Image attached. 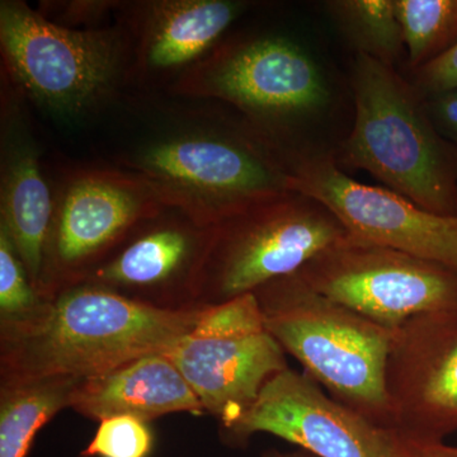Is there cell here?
<instances>
[{
  "mask_svg": "<svg viewBox=\"0 0 457 457\" xmlns=\"http://www.w3.org/2000/svg\"><path fill=\"white\" fill-rule=\"evenodd\" d=\"M200 311L134 302L98 286H78L25 319L9 321L4 363L12 378H88L165 354L196 327Z\"/></svg>",
  "mask_w": 457,
  "mask_h": 457,
  "instance_id": "1",
  "label": "cell"
},
{
  "mask_svg": "<svg viewBox=\"0 0 457 457\" xmlns=\"http://www.w3.org/2000/svg\"><path fill=\"white\" fill-rule=\"evenodd\" d=\"M386 394L393 431L422 442L457 431V314L420 315L394 332Z\"/></svg>",
  "mask_w": 457,
  "mask_h": 457,
  "instance_id": "11",
  "label": "cell"
},
{
  "mask_svg": "<svg viewBox=\"0 0 457 457\" xmlns=\"http://www.w3.org/2000/svg\"><path fill=\"white\" fill-rule=\"evenodd\" d=\"M13 128L8 120L3 128L0 225L7 230L35 287L45 273L55 192L47 183L36 147L31 141L20 139Z\"/></svg>",
  "mask_w": 457,
  "mask_h": 457,
  "instance_id": "16",
  "label": "cell"
},
{
  "mask_svg": "<svg viewBox=\"0 0 457 457\" xmlns=\"http://www.w3.org/2000/svg\"><path fill=\"white\" fill-rule=\"evenodd\" d=\"M254 294L267 329L306 375L372 425L393 428L386 394L392 330L318 293L299 272Z\"/></svg>",
  "mask_w": 457,
  "mask_h": 457,
  "instance_id": "4",
  "label": "cell"
},
{
  "mask_svg": "<svg viewBox=\"0 0 457 457\" xmlns=\"http://www.w3.org/2000/svg\"><path fill=\"white\" fill-rule=\"evenodd\" d=\"M0 50L12 82L66 116L88 112L132 79L129 26L66 29L20 0L0 3Z\"/></svg>",
  "mask_w": 457,
  "mask_h": 457,
  "instance_id": "6",
  "label": "cell"
},
{
  "mask_svg": "<svg viewBox=\"0 0 457 457\" xmlns=\"http://www.w3.org/2000/svg\"><path fill=\"white\" fill-rule=\"evenodd\" d=\"M83 378H12L0 404V457H27L36 433L62 408L71 407Z\"/></svg>",
  "mask_w": 457,
  "mask_h": 457,
  "instance_id": "18",
  "label": "cell"
},
{
  "mask_svg": "<svg viewBox=\"0 0 457 457\" xmlns=\"http://www.w3.org/2000/svg\"><path fill=\"white\" fill-rule=\"evenodd\" d=\"M170 90L231 104L290 158L294 132L320 121L333 104L332 84L317 57L282 35L220 42L171 82Z\"/></svg>",
  "mask_w": 457,
  "mask_h": 457,
  "instance_id": "5",
  "label": "cell"
},
{
  "mask_svg": "<svg viewBox=\"0 0 457 457\" xmlns=\"http://www.w3.org/2000/svg\"><path fill=\"white\" fill-rule=\"evenodd\" d=\"M425 106L437 131L457 147V89L427 96Z\"/></svg>",
  "mask_w": 457,
  "mask_h": 457,
  "instance_id": "25",
  "label": "cell"
},
{
  "mask_svg": "<svg viewBox=\"0 0 457 457\" xmlns=\"http://www.w3.org/2000/svg\"><path fill=\"white\" fill-rule=\"evenodd\" d=\"M409 80L423 97L457 89V42L437 59L411 71Z\"/></svg>",
  "mask_w": 457,
  "mask_h": 457,
  "instance_id": "24",
  "label": "cell"
},
{
  "mask_svg": "<svg viewBox=\"0 0 457 457\" xmlns=\"http://www.w3.org/2000/svg\"><path fill=\"white\" fill-rule=\"evenodd\" d=\"M117 163L149 185L165 206L206 228L293 191L288 155L245 121L176 126L140 141Z\"/></svg>",
  "mask_w": 457,
  "mask_h": 457,
  "instance_id": "2",
  "label": "cell"
},
{
  "mask_svg": "<svg viewBox=\"0 0 457 457\" xmlns=\"http://www.w3.org/2000/svg\"><path fill=\"white\" fill-rule=\"evenodd\" d=\"M71 407L93 420L130 416L144 422L177 411H204L196 394L165 354L141 357L83 378Z\"/></svg>",
  "mask_w": 457,
  "mask_h": 457,
  "instance_id": "15",
  "label": "cell"
},
{
  "mask_svg": "<svg viewBox=\"0 0 457 457\" xmlns=\"http://www.w3.org/2000/svg\"><path fill=\"white\" fill-rule=\"evenodd\" d=\"M345 237L323 204L302 192H284L213 225L201 262L204 281L220 303L228 302L299 272Z\"/></svg>",
  "mask_w": 457,
  "mask_h": 457,
  "instance_id": "7",
  "label": "cell"
},
{
  "mask_svg": "<svg viewBox=\"0 0 457 457\" xmlns=\"http://www.w3.org/2000/svg\"><path fill=\"white\" fill-rule=\"evenodd\" d=\"M153 447L149 427L139 418L116 416L101 420L83 457H147Z\"/></svg>",
  "mask_w": 457,
  "mask_h": 457,
  "instance_id": "22",
  "label": "cell"
},
{
  "mask_svg": "<svg viewBox=\"0 0 457 457\" xmlns=\"http://www.w3.org/2000/svg\"><path fill=\"white\" fill-rule=\"evenodd\" d=\"M354 120L337 163L368 171L420 209L457 216V147L437 131L423 96L392 66L356 55Z\"/></svg>",
  "mask_w": 457,
  "mask_h": 457,
  "instance_id": "3",
  "label": "cell"
},
{
  "mask_svg": "<svg viewBox=\"0 0 457 457\" xmlns=\"http://www.w3.org/2000/svg\"><path fill=\"white\" fill-rule=\"evenodd\" d=\"M167 206L143 179L121 168H79L55 189L47 264L78 269Z\"/></svg>",
  "mask_w": 457,
  "mask_h": 457,
  "instance_id": "13",
  "label": "cell"
},
{
  "mask_svg": "<svg viewBox=\"0 0 457 457\" xmlns=\"http://www.w3.org/2000/svg\"><path fill=\"white\" fill-rule=\"evenodd\" d=\"M167 357L224 428L251 408L267 381L288 369L254 293L201 309L196 327Z\"/></svg>",
  "mask_w": 457,
  "mask_h": 457,
  "instance_id": "8",
  "label": "cell"
},
{
  "mask_svg": "<svg viewBox=\"0 0 457 457\" xmlns=\"http://www.w3.org/2000/svg\"><path fill=\"white\" fill-rule=\"evenodd\" d=\"M263 457H317L308 451L297 450L294 453H279L278 450H270L264 453Z\"/></svg>",
  "mask_w": 457,
  "mask_h": 457,
  "instance_id": "27",
  "label": "cell"
},
{
  "mask_svg": "<svg viewBox=\"0 0 457 457\" xmlns=\"http://www.w3.org/2000/svg\"><path fill=\"white\" fill-rule=\"evenodd\" d=\"M225 431L237 445L254 433H270L317 457H385L386 451L387 429L337 402L305 372L290 369L267 381Z\"/></svg>",
  "mask_w": 457,
  "mask_h": 457,
  "instance_id": "12",
  "label": "cell"
},
{
  "mask_svg": "<svg viewBox=\"0 0 457 457\" xmlns=\"http://www.w3.org/2000/svg\"><path fill=\"white\" fill-rule=\"evenodd\" d=\"M38 306L32 282L7 230L0 225V311L8 320L33 314Z\"/></svg>",
  "mask_w": 457,
  "mask_h": 457,
  "instance_id": "21",
  "label": "cell"
},
{
  "mask_svg": "<svg viewBox=\"0 0 457 457\" xmlns=\"http://www.w3.org/2000/svg\"><path fill=\"white\" fill-rule=\"evenodd\" d=\"M119 7L117 2H47L42 3L38 12L51 21L66 29H98L102 21L113 9Z\"/></svg>",
  "mask_w": 457,
  "mask_h": 457,
  "instance_id": "23",
  "label": "cell"
},
{
  "mask_svg": "<svg viewBox=\"0 0 457 457\" xmlns=\"http://www.w3.org/2000/svg\"><path fill=\"white\" fill-rule=\"evenodd\" d=\"M324 8L356 55L395 68L405 50L395 0H329Z\"/></svg>",
  "mask_w": 457,
  "mask_h": 457,
  "instance_id": "19",
  "label": "cell"
},
{
  "mask_svg": "<svg viewBox=\"0 0 457 457\" xmlns=\"http://www.w3.org/2000/svg\"><path fill=\"white\" fill-rule=\"evenodd\" d=\"M212 227H201L182 212L179 220L168 221L147 230L95 270L93 278L117 286L164 284L185 270L197 240L206 239Z\"/></svg>",
  "mask_w": 457,
  "mask_h": 457,
  "instance_id": "17",
  "label": "cell"
},
{
  "mask_svg": "<svg viewBox=\"0 0 457 457\" xmlns=\"http://www.w3.org/2000/svg\"><path fill=\"white\" fill-rule=\"evenodd\" d=\"M408 66L422 68L457 42V0H395Z\"/></svg>",
  "mask_w": 457,
  "mask_h": 457,
  "instance_id": "20",
  "label": "cell"
},
{
  "mask_svg": "<svg viewBox=\"0 0 457 457\" xmlns=\"http://www.w3.org/2000/svg\"><path fill=\"white\" fill-rule=\"evenodd\" d=\"M291 170L293 191L323 204L351 239L457 270V216L427 212L392 189L357 182L332 152L295 156Z\"/></svg>",
  "mask_w": 457,
  "mask_h": 457,
  "instance_id": "10",
  "label": "cell"
},
{
  "mask_svg": "<svg viewBox=\"0 0 457 457\" xmlns=\"http://www.w3.org/2000/svg\"><path fill=\"white\" fill-rule=\"evenodd\" d=\"M246 7L233 0H155L135 5L129 20L134 38L132 79L176 80L220 44Z\"/></svg>",
  "mask_w": 457,
  "mask_h": 457,
  "instance_id": "14",
  "label": "cell"
},
{
  "mask_svg": "<svg viewBox=\"0 0 457 457\" xmlns=\"http://www.w3.org/2000/svg\"><path fill=\"white\" fill-rule=\"evenodd\" d=\"M299 275L392 332L420 315L457 314V270L348 237L312 258Z\"/></svg>",
  "mask_w": 457,
  "mask_h": 457,
  "instance_id": "9",
  "label": "cell"
},
{
  "mask_svg": "<svg viewBox=\"0 0 457 457\" xmlns=\"http://www.w3.org/2000/svg\"><path fill=\"white\" fill-rule=\"evenodd\" d=\"M385 457H457V446H450L445 442L411 440L387 429Z\"/></svg>",
  "mask_w": 457,
  "mask_h": 457,
  "instance_id": "26",
  "label": "cell"
}]
</instances>
